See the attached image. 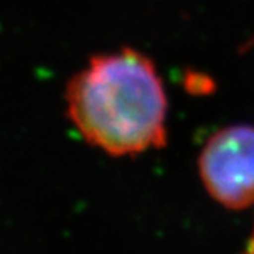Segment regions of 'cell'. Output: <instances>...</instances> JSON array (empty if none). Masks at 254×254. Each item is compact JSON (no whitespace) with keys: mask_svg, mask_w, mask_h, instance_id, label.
Segmentation results:
<instances>
[{"mask_svg":"<svg viewBox=\"0 0 254 254\" xmlns=\"http://www.w3.org/2000/svg\"><path fill=\"white\" fill-rule=\"evenodd\" d=\"M198 165L215 201L230 210L254 206V126L235 124L213 134Z\"/></svg>","mask_w":254,"mask_h":254,"instance_id":"7a4b0ae2","label":"cell"},{"mask_svg":"<svg viewBox=\"0 0 254 254\" xmlns=\"http://www.w3.org/2000/svg\"><path fill=\"white\" fill-rule=\"evenodd\" d=\"M66 106L81 135L108 154L132 155L165 144V88L139 50L91 58L66 86Z\"/></svg>","mask_w":254,"mask_h":254,"instance_id":"6da1fadb","label":"cell"}]
</instances>
